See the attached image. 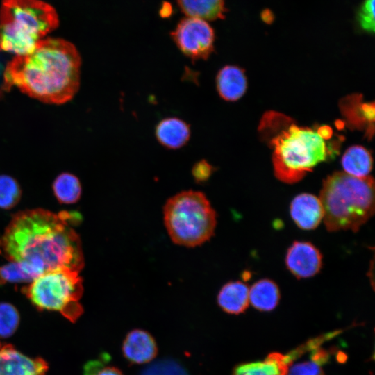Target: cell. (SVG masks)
<instances>
[{"instance_id": "1", "label": "cell", "mask_w": 375, "mask_h": 375, "mask_svg": "<svg viewBox=\"0 0 375 375\" xmlns=\"http://www.w3.org/2000/svg\"><path fill=\"white\" fill-rule=\"evenodd\" d=\"M67 219V214L41 208L16 213L2 238L4 255L33 279L58 269L80 273L84 266L81 242Z\"/></svg>"}, {"instance_id": "2", "label": "cell", "mask_w": 375, "mask_h": 375, "mask_svg": "<svg viewBox=\"0 0 375 375\" xmlns=\"http://www.w3.org/2000/svg\"><path fill=\"white\" fill-rule=\"evenodd\" d=\"M81 65L73 44L60 38L42 39L32 52L15 56L7 64L2 90L15 86L42 102L62 104L78 90Z\"/></svg>"}, {"instance_id": "3", "label": "cell", "mask_w": 375, "mask_h": 375, "mask_svg": "<svg viewBox=\"0 0 375 375\" xmlns=\"http://www.w3.org/2000/svg\"><path fill=\"white\" fill-rule=\"evenodd\" d=\"M261 126L276 131L270 139L275 176L294 183L301 180L319 163L333 158L339 146L332 140L327 126L318 128L300 126L278 113L265 115Z\"/></svg>"}, {"instance_id": "4", "label": "cell", "mask_w": 375, "mask_h": 375, "mask_svg": "<svg viewBox=\"0 0 375 375\" xmlns=\"http://www.w3.org/2000/svg\"><path fill=\"white\" fill-rule=\"evenodd\" d=\"M319 199L328 231H356L374 214V179L335 172L324 181Z\"/></svg>"}, {"instance_id": "5", "label": "cell", "mask_w": 375, "mask_h": 375, "mask_svg": "<svg viewBox=\"0 0 375 375\" xmlns=\"http://www.w3.org/2000/svg\"><path fill=\"white\" fill-rule=\"evenodd\" d=\"M58 26L55 9L40 0H2L0 51L16 56L32 52L37 43Z\"/></svg>"}, {"instance_id": "6", "label": "cell", "mask_w": 375, "mask_h": 375, "mask_svg": "<svg viewBox=\"0 0 375 375\" xmlns=\"http://www.w3.org/2000/svg\"><path fill=\"white\" fill-rule=\"evenodd\" d=\"M167 231L176 244L194 247L209 240L216 227V212L201 192L185 190L169 198L163 209Z\"/></svg>"}, {"instance_id": "7", "label": "cell", "mask_w": 375, "mask_h": 375, "mask_svg": "<svg viewBox=\"0 0 375 375\" xmlns=\"http://www.w3.org/2000/svg\"><path fill=\"white\" fill-rule=\"evenodd\" d=\"M22 292L38 309L59 312L72 322L83 313L79 302L83 292V281L78 272L69 269L46 272Z\"/></svg>"}, {"instance_id": "8", "label": "cell", "mask_w": 375, "mask_h": 375, "mask_svg": "<svg viewBox=\"0 0 375 375\" xmlns=\"http://www.w3.org/2000/svg\"><path fill=\"white\" fill-rule=\"evenodd\" d=\"M171 35L180 51L192 61L206 60L214 51L215 33L205 20L185 18Z\"/></svg>"}, {"instance_id": "9", "label": "cell", "mask_w": 375, "mask_h": 375, "mask_svg": "<svg viewBox=\"0 0 375 375\" xmlns=\"http://www.w3.org/2000/svg\"><path fill=\"white\" fill-rule=\"evenodd\" d=\"M285 264L289 271L297 278H310L320 271L322 256L312 243L296 241L287 251Z\"/></svg>"}, {"instance_id": "10", "label": "cell", "mask_w": 375, "mask_h": 375, "mask_svg": "<svg viewBox=\"0 0 375 375\" xmlns=\"http://www.w3.org/2000/svg\"><path fill=\"white\" fill-rule=\"evenodd\" d=\"M47 362L31 358L10 344L0 342V375H46Z\"/></svg>"}, {"instance_id": "11", "label": "cell", "mask_w": 375, "mask_h": 375, "mask_svg": "<svg viewBox=\"0 0 375 375\" xmlns=\"http://www.w3.org/2000/svg\"><path fill=\"white\" fill-rule=\"evenodd\" d=\"M290 212L293 221L303 230L315 229L324 217L319 199L309 193L296 196L290 203Z\"/></svg>"}, {"instance_id": "12", "label": "cell", "mask_w": 375, "mask_h": 375, "mask_svg": "<svg viewBox=\"0 0 375 375\" xmlns=\"http://www.w3.org/2000/svg\"><path fill=\"white\" fill-rule=\"evenodd\" d=\"M125 358L136 364L147 363L157 354V346L153 337L147 331L133 330L128 333L122 345Z\"/></svg>"}, {"instance_id": "13", "label": "cell", "mask_w": 375, "mask_h": 375, "mask_svg": "<svg viewBox=\"0 0 375 375\" xmlns=\"http://www.w3.org/2000/svg\"><path fill=\"white\" fill-rule=\"evenodd\" d=\"M294 360L289 353L273 352L265 360L238 365L233 375H288Z\"/></svg>"}, {"instance_id": "14", "label": "cell", "mask_w": 375, "mask_h": 375, "mask_svg": "<svg viewBox=\"0 0 375 375\" xmlns=\"http://www.w3.org/2000/svg\"><path fill=\"white\" fill-rule=\"evenodd\" d=\"M217 92L223 99L235 101L245 93L247 80L241 68L235 65H226L218 72L216 76Z\"/></svg>"}, {"instance_id": "15", "label": "cell", "mask_w": 375, "mask_h": 375, "mask_svg": "<svg viewBox=\"0 0 375 375\" xmlns=\"http://www.w3.org/2000/svg\"><path fill=\"white\" fill-rule=\"evenodd\" d=\"M155 135L158 142L163 147L176 149L185 146L189 141L191 131L190 125L184 120L175 117H167L160 120L156 126Z\"/></svg>"}, {"instance_id": "16", "label": "cell", "mask_w": 375, "mask_h": 375, "mask_svg": "<svg viewBox=\"0 0 375 375\" xmlns=\"http://www.w3.org/2000/svg\"><path fill=\"white\" fill-rule=\"evenodd\" d=\"M249 290L248 286L241 281L228 282L220 289L217 303L227 313H242L249 304Z\"/></svg>"}, {"instance_id": "17", "label": "cell", "mask_w": 375, "mask_h": 375, "mask_svg": "<svg viewBox=\"0 0 375 375\" xmlns=\"http://www.w3.org/2000/svg\"><path fill=\"white\" fill-rule=\"evenodd\" d=\"M178 3L188 17L205 21L225 17L224 0H178Z\"/></svg>"}, {"instance_id": "18", "label": "cell", "mask_w": 375, "mask_h": 375, "mask_svg": "<svg viewBox=\"0 0 375 375\" xmlns=\"http://www.w3.org/2000/svg\"><path fill=\"white\" fill-rule=\"evenodd\" d=\"M280 297L278 285L269 279H261L256 282L249 290V303L260 311L274 310Z\"/></svg>"}, {"instance_id": "19", "label": "cell", "mask_w": 375, "mask_h": 375, "mask_svg": "<svg viewBox=\"0 0 375 375\" xmlns=\"http://www.w3.org/2000/svg\"><path fill=\"white\" fill-rule=\"evenodd\" d=\"M344 172L356 177L369 176L372 167V158L369 151L360 145L350 147L342 158Z\"/></svg>"}, {"instance_id": "20", "label": "cell", "mask_w": 375, "mask_h": 375, "mask_svg": "<svg viewBox=\"0 0 375 375\" xmlns=\"http://www.w3.org/2000/svg\"><path fill=\"white\" fill-rule=\"evenodd\" d=\"M52 188L57 200L64 204L77 202L82 192L79 179L75 175L68 172L59 174L55 178Z\"/></svg>"}, {"instance_id": "21", "label": "cell", "mask_w": 375, "mask_h": 375, "mask_svg": "<svg viewBox=\"0 0 375 375\" xmlns=\"http://www.w3.org/2000/svg\"><path fill=\"white\" fill-rule=\"evenodd\" d=\"M320 347L315 349L309 360L293 362L288 375H324L322 365L328 358V353Z\"/></svg>"}, {"instance_id": "22", "label": "cell", "mask_w": 375, "mask_h": 375, "mask_svg": "<svg viewBox=\"0 0 375 375\" xmlns=\"http://www.w3.org/2000/svg\"><path fill=\"white\" fill-rule=\"evenodd\" d=\"M348 103V106H345L347 110L348 109L347 113L353 112V114L347 115V117L351 119L353 124L367 126L368 133L370 135L369 130H370V126L373 128L374 119V103H360L358 97H356L357 103H356V97Z\"/></svg>"}, {"instance_id": "23", "label": "cell", "mask_w": 375, "mask_h": 375, "mask_svg": "<svg viewBox=\"0 0 375 375\" xmlns=\"http://www.w3.org/2000/svg\"><path fill=\"white\" fill-rule=\"evenodd\" d=\"M22 190L18 182L12 176L0 175V208L10 209L20 200Z\"/></svg>"}, {"instance_id": "24", "label": "cell", "mask_w": 375, "mask_h": 375, "mask_svg": "<svg viewBox=\"0 0 375 375\" xmlns=\"http://www.w3.org/2000/svg\"><path fill=\"white\" fill-rule=\"evenodd\" d=\"M19 313L12 304L0 303V338L12 335L19 326Z\"/></svg>"}, {"instance_id": "25", "label": "cell", "mask_w": 375, "mask_h": 375, "mask_svg": "<svg viewBox=\"0 0 375 375\" xmlns=\"http://www.w3.org/2000/svg\"><path fill=\"white\" fill-rule=\"evenodd\" d=\"M33 278L22 266L13 261L0 267V284L6 283H31Z\"/></svg>"}, {"instance_id": "26", "label": "cell", "mask_w": 375, "mask_h": 375, "mask_svg": "<svg viewBox=\"0 0 375 375\" xmlns=\"http://www.w3.org/2000/svg\"><path fill=\"white\" fill-rule=\"evenodd\" d=\"M141 375H188L185 369L172 360H162L148 366Z\"/></svg>"}, {"instance_id": "27", "label": "cell", "mask_w": 375, "mask_h": 375, "mask_svg": "<svg viewBox=\"0 0 375 375\" xmlns=\"http://www.w3.org/2000/svg\"><path fill=\"white\" fill-rule=\"evenodd\" d=\"M360 27L367 33L374 32V0H365L357 14Z\"/></svg>"}, {"instance_id": "28", "label": "cell", "mask_w": 375, "mask_h": 375, "mask_svg": "<svg viewBox=\"0 0 375 375\" xmlns=\"http://www.w3.org/2000/svg\"><path fill=\"white\" fill-rule=\"evenodd\" d=\"M84 375H124L117 368L105 366L99 360H92L87 363L84 367Z\"/></svg>"}, {"instance_id": "29", "label": "cell", "mask_w": 375, "mask_h": 375, "mask_svg": "<svg viewBox=\"0 0 375 375\" xmlns=\"http://www.w3.org/2000/svg\"><path fill=\"white\" fill-rule=\"evenodd\" d=\"M214 167L206 160L198 161L193 166L192 174L197 183L207 181L212 174Z\"/></svg>"}]
</instances>
